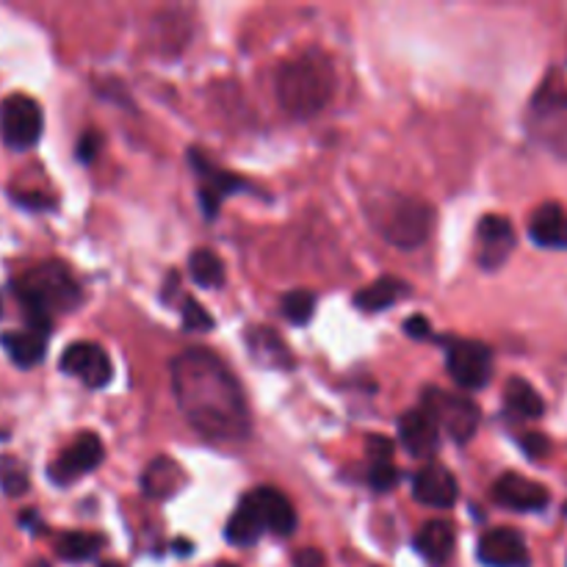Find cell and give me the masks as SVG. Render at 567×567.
<instances>
[{"label":"cell","instance_id":"1","mask_svg":"<svg viewBox=\"0 0 567 567\" xmlns=\"http://www.w3.org/2000/svg\"><path fill=\"white\" fill-rule=\"evenodd\" d=\"M172 391L188 426L210 443H238L249 432V410L233 371L208 349L172 360Z\"/></svg>","mask_w":567,"mask_h":567},{"label":"cell","instance_id":"2","mask_svg":"<svg viewBox=\"0 0 567 567\" xmlns=\"http://www.w3.org/2000/svg\"><path fill=\"white\" fill-rule=\"evenodd\" d=\"M336 92V70L321 50L293 55L277 72V100L297 120L321 114Z\"/></svg>","mask_w":567,"mask_h":567},{"label":"cell","instance_id":"3","mask_svg":"<svg viewBox=\"0 0 567 567\" xmlns=\"http://www.w3.org/2000/svg\"><path fill=\"white\" fill-rule=\"evenodd\" d=\"M14 293L28 316V327L50 332L53 313L72 310L81 302V286L61 264H39L14 280Z\"/></svg>","mask_w":567,"mask_h":567},{"label":"cell","instance_id":"4","mask_svg":"<svg viewBox=\"0 0 567 567\" xmlns=\"http://www.w3.org/2000/svg\"><path fill=\"white\" fill-rule=\"evenodd\" d=\"M432 230H435V208L424 199L396 197L380 216V233L399 249L424 247Z\"/></svg>","mask_w":567,"mask_h":567},{"label":"cell","instance_id":"5","mask_svg":"<svg viewBox=\"0 0 567 567\" xmlns=\"http://www.w3.org/2000/svg\"><path fill=\"white\" fill-rule=\"evenodd\" d=\"M424 410L435 419L437 430L446 432L454 443H468L480 430V408L471 399L457 396V393L426 388Z\"/></svg>","mask_w":567,"mask_h":567},{"label":"cell","instance_id":"6","mask_svg":"<svg viewBox=\"0 0 567 567\" xmlns=\"http://www.w3.org/2000/svg\"><path fill=\"white\" fill-rule=\"evenodd\" d=\"M42 105L28 94H9L0 103V138L6 147L17 150V153L31 150L42 138Z\"/></svg>","mask_w":567,"mask_h":567},{"label":"cell","instance_id":"7","mask_svg":"<svg viewBox=\"0 0 567 567\" xmlns=\"http://www.w3.org/2000/svg\"><path fill=\"white\" fill-rule=\"evenodd\" d=\"M446 369L463 391H480L493 377V349L482 341H452Z\"/></svg>","mask_w":567,"mask_h":567},{"label":"cell","instance_id":"8","mask_svg":"<svg viewBox=\"0 0 567 567\" xmlns=\"http://www.w3.org/2000/svg\"><path fill=\"white\" fill-rule=\"evenodd\" d=\"M59 369L64 371V374L81 380L86 388H105L111 382V374H114L109 352H105L100 343L92 341L70 343V347L64 349V354H61Z\"/></svg>","mask_w":567,"mask_h":567},{"label":"cell","instance_id":"9","mask_svg":"<svg viewBox=\"0 0 567 567\" xmlns=\"http://www.w3.org/2000/svg\"><path fill=\"white\" fill-rule=\"evenodd\" d=\"M515 249V227L507 216L487 214L476 227V264L485 271H496L507 264Z\"/></svg>","mask_w":567,"mask_h":567},{"label":"cell","instance_id":"10","mask_svg":"<svg viewBox=\"0 0 567 567\" xmlns=\"http://www.w3.org/2000/svg\"><path fill=\"white\" fill-rule=\"evenodd\" d=\"M103 457L105 449L103 443H100V437L94 435V432H83V435L75 437V443H72L66 452H61L59 457L53 460V465H50V480L59 487L72 485V482L81 480V476L92 474V471L103 463Z\"/></svg>","mask_w":567,"mask_h":567},{"label":"cell","instance_id":"11","mask_svg":"<svg viewBox=\"0 0 567 567\" xmlns=\"http://www.w3.org/2000/svg\"><path fill=\"white\" fill-rule=\"evenodd\" d=\"M192 164L199 175V205H203L205 216H216L221 208V199L244 188V177H238L236 172L219 169L197 150H192Z\"/></svg>","mask_w":567,"mask_h":567},{"label":"cell","instance_id":"12","mask_svg":"<svg viewBox=\"0 0 567 567\" xmlns=\"http://www.w3.org/2000/svg\"><path fill=\"white\" fill-rule=\"evenodd\" d=\"M476 554H480V563L487 567H526L529 563L524 535L509 526H496V529L485 532Z\"/></svg>","mask_w":567,"mask_h":567},{"label":"cell","instance_id":"13","mask_svg":"<svg viewBox=\"0 0 567 567\" xmlns=\"http://www.w3.org/2000/svg\"><path fill=\"white\" fill-rule=\"evenodd\" d=\"M244 502L252 507V513L258 515V520L264 524L266 532H275L277 537H288L297 529V513H293V504L282 496L275 487H258V491L247 493Z\"/></svg>","mask_w":567,"mask_h":567},{"label":"cell","instance_id":"14","mask_svg":"<svg viewBox=\"0 0 567 567\" xmlns=\"http://www.w3.org/2000/svg\"><path fill=\"white\" fill-rule=\"evenodd\" d=\"M493 496L498 504L515 509V513H540L551 502V493L535 480H526L520 474H504L498 476L493 485Z\"/></svg>","mask_w":567,"mask_h":567},{"label":"cell","instance_id":"15","mask_svg":"<svg viewBox=\"0 0 567 567\" xmlns=\"http://www.w3.org/2000/svg\"><path fill=\"white\" fill-rule=\"evenodd\" d=\"M413 496L419 504L435 509H449L457 504V480L446 465H426L415 474L413 480Z\"/></svg>","mask_w":567,"mask_h":567},{"label":"cell","instance_id":"16","mask_svg":"<svg viewBox=\"0 0 567 567\" xmlns=\"http://www.w3.org/2000/svg\"><path fill=\"white\" fill-rule=\"evenodd\" d=\"M437 441H441V430H437L435 419L424 408L408 410L399 419V443L408 449L410 457H432L437 452Z\"/></svg>","mask_w":567,"mask_h":567},{"label":"cell","instance_id":"17","mask_svg":"<svg viewBox=\"0 0 567 567\" xmlns=\"http://www.w3.org/2000/svg\"><path fill=\"white\" fill-rule=\"evenodd\" d=\"M529 236L543 249H567V210L559 203H543L529 219Z\"/></svg>","mask_w":567,"mask_h":567},{"label":"cell","instance_id":"18","mask_svg":"<svg viewBox=\"0 0 567 567\" xmlns=\"http://www.w3.org/2000/svg\"><path fill=\"white\" fill-rule=\"evenodd\" d=\"M0 343H3L6 354L17 369H33V365L42 363L44 352H48V332L25 327V330L6 332Z\"/></svg>","mask_w":567,"mask_h":567},{"label":"cell","instance_id":"19","mask_svg":"<svg viewBox=\"0 0 567 567\" xmlns=\"http://www.w3.org/2000/svg\"><path fill=\"white\" fill-rule=\"evenodd\" d=\"M415 548L430 565H446L454 554V526L449 520H426L415 535Z\"/></svg>","mask_w":567,"mask_h":567},{"label":"cell","instance_id":"20","mask_svg":"<svg viewBox=\"0 0 567 567\" xmlns=\"http://www.w3.org/2000/svg\"><path fill=\"white\" fill-rule=\"evenodd\" d=\"M410 293V286L399 277H380L371 286L360 288L354 293V305H358L363 313H382L385 308L396 305L399 299H404Z\"/></svg>","mask_w":567,"mask_h":567},{"label":"cell","instance_id":"21","mask_svg":"<svg viewBox=\"0 0 567 567\" xmlns=\"http://www.w3.org/2000/svg\"><path fill=\"white\" fill-rule=\"evenodd\" d=\"M247 347L249 352H252V358L258 360V363L269 365V369H286V365H291V349L282 343V338L277 336L275 330H269V327H252L247 336Z\"/></svg>","mask_w":567,"mask_h":567},{"label":"cell","instance_id":"22","mask_svg":"<svg viewBox=\"0 0 567 567\" xmlns=\"http://www.w3.org/2000/svg\"><path fill=\"white\" fill-rule=\"evenodd\" d=\"M504 402H507L509 413H515L518 419H540L546 413V402H543L540 393L529 385L520 377H513L504 388Z\"/></svg>","mask_w":567,"mask_h":567},{"label":"cell","instance_id":"23","mask_svg":"<svg viewBox=\"0 0 567 567\" xmlns=\"http://www.w3.org/2000/svg\"><path fill=\"white\" fill-rule=\"evenodd\" d=\"M264 524L258 520V515L252 513V507H249L247 502L241 498V504L236 507V513H233V518L227 520V540L233 543V546H252V543L260 540V535H264Z\"/></svg>","mask_w":567,"mask_h":567},{"label":"cell","instance_id":"24","mask_svg":"<svg viewBox=\"0 0 567 567\" xmlns=\"http://www.w3.org/2000/svg\"><path fill=\"white\" fill-rule=\"evenodd\" d=\"M103 548V537L89 535V532H64L55 540V554L66 563H86Z\"/></svg>","mask_w":567,"mask_h":567},{"label":"cell","instance_id":"25","mask_svg":"<svg viewBox=\"0 0 567 567\" xmlns=\"http://www.w3.org/2000/svg\"><path fill=\"white\" fill-rule=\"evenodd\" d=\"M188 275L199 288H219L225 282V264L210 249H197L188 258Z\"/></svg>","mask_w":567,"mask_h":567},{"label":"cell","instance_id":"26","mask_svg":"<svg viewBox=\"0 0 567 567\" xmlns=\"http://www.w3.org/2000/svg\"><path fill=\"white\" fill-rule=\"evenodd\" d=\"M181 474V468H177V463H172V460H155V463H150L147 474H144V493L153 498H166L172 496V493L177 491V482L175 476Z\"/></svg>","mask_w":567,"mask_h":567},{"label":"cell","instance_id":"27","mask_svg":"<svg viewBox=\"0 0 567 567\" xmlns=\"http://www.w3.org/2000/svg\"><path fill=\"white\" fill-rule=\"evenodd\" d=\"M28 487H31V480H28V468L11 454H3L0 457V491L11 498L25 496Z\"/></svg>","mask_w":567,"mask_h":567},{"label":"cell","instance_id":"28","mask_svg":"<svg viewBox=\"0 0 567 567\" xmlns=\"http://www.w3.org/2000/svg\"><path fill=\"white\" fill-rule=\"evenodd\" d=\"M316 313V297L305 288H297V291L286 293L282 297V316H286L291 324H308Z\"/></svg>","mask_w":567,"mask_h":567},{"label":"cell","instance_id":"29","mask_svg":"<svg viewBox=\"0 0 567 567\" xmlns=\"http://www.w3.org/2000/svg\"><path fill=\"white\" fill-rule=\"evenodd\" d=\"M181 316H183V327H186V330H192V332H205V330H210V327H214V316H210L208 310H205L203 305H199L197 299H192V297L183 299Z\"/></svg>","mask_w":567,"mask_h":567},{"label":"cell","instance_id":"30","mask_svg":"<svg viewBox=\"0 0 567 567\" xmlns=\"http://www.w3.org/2000/svg\"><path fill=\"white\" fill-rule=\"evenodd\" d=\"M399 471L391 463H369V485L377 493H388L391 487H396Z\"/></svg>","mask_w":567,"mask_h":567},{"label":"cell","instance_id":"31","mask_svg":"<svg viewBox=\"0 0 567 567\" xmlns=\"http://www.w3.org/2000/svg\"><path fill=\"white\" fill-rule=\"evenodd\" d=\"M393 441L385 435H371L365 443V452H369V463H391L393 457Z\"/></svg>","mask_w":567,"mask_h":567},{"label":"cell","instance_id":"32","mask_svg":"<svg viewBox=\"0 0 567 567\" xmlns=\"http://www.w3.org/2000/svg\"><path fill=\"white\" fill-rule=\"evenodd\" d=\"M520 449H524L526 457L543 460L551 452V443H548V437L540 435V432H529V435L520 437Z\"/></svg>","mask_w":567,"mask_h":567},{"label":"cell","instance_id":"33","mask_svg":"<svg viewBox=\"0 0 567 567\" xmlns=\"http://www.w3.org/2000/svg\"><path fill=\"white\" fill-rule=\"evenodd\" d=\"M100 150V136L94 131L83 133L81 142H78V158L83 161V164H89V161H94V155H97Z\"/></svg>","mask_w":567,"mask_h":567},{"label":"cell","instance_id":"34","mask_svg":"<svg viewBox=\"0 0 567 567\" xmlns=\"http://www.w3.org/2000/svg\"><path fill=\"white\" fill-rule=\"evenodd\" d=\"M404 332H408L410 338H415V341H424L432 332L430 319H424V316H410V319L404 321Z\"/></svg>","mask_w":567,"mask_h":567},{"label":"cell","instance_id":"35","mask_svg":"<svg viewBox=\"0 0 567 567\" xmlns=\"http://www.w3.org/2000/svg\"><path fill=\"white\" fill-rule=\"evenodd\" d=\"M293 567H327L324 554L319 548H302L293 554Z\"/></svg>","mask_w":567,"mask_h":567},{"label":"cell","instance_id":"36","mask_svg":"<svg viewBox=\"0 0 567 567\" xmlns=\"http://www.w3.org/2000/svg\"><path fill=\"white\" fill-rule=\"evenodd\" d=\"M103 567H120L116 563H109V565H103Z\"/></svg>","mask_w":567,"mask_h":567}]
</instances>
